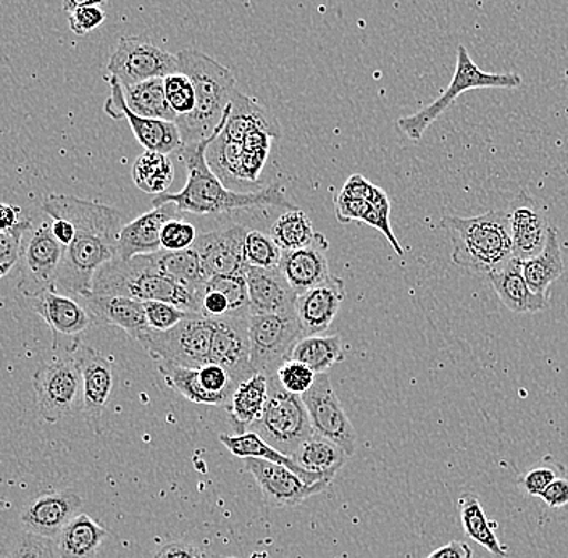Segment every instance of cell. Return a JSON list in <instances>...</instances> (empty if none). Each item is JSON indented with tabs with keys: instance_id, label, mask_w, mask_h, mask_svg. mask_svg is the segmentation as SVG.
<instances>
[{
	"instance_id": "cell-14",
	"label": "cell",
	"mask_w": 568,
	"mask_h": 558,
	"mask_svg": "<svg viewBox=\"0 0 568 558\" xmlns=\"http://www.w3.org/2000/svg\"><path fill=\"white\" fill-rule=\"evenodd\" d=\"M302 400L307 407L315 435L333 440L353 457L357 447V433L333 389L328 373L317 375L314 386L302 396Z\"/></svg>"
},
{
	"instance_id": "cell-30",
	"label": "cell",
	"mask_w": 568,
	"mask_h": 558,
	"mask_svg": "<svg viewBox=\"0 0 568 558\" xmlns=\"http://www.w3.org/2000/svg\"><path fill=\"white\" fill-rule=\"evenodd\" d=\"M220 443L230 450L231 454L240 458H262V460L273 461V464L284 465L301 476L308 485H332L329 479L314 473L305 471L294 461L290 455L280 453L278 449L266 443L264 437L255 432H246L244 435H220Z\"/></svg>"
},
{
	"instance_id": "cell-42",
	"label": "cell",
	"mask_w": 568,
	"mask_h": 558,
	"mask_svg": "<svg viewBox=\"0 0 568 558\" xmlns=\"http://www.w3.org/2000/svg\"><path fill=\"white\" fill-rule=\"evenodd\" d=\"M163 83H165L166 101L178 119L190 115L197 104L193 80L183 71H176L163 78Z\"/></svg>"
},
{
	"instance_id": "cell-43",
	"label": "cell",
	"mask_w": 568,
	"mask_h": 558,
	"mask_svg": "<svg viewBox=\"0 0 568 558\" xmlns=\"http://www.w3.org/2000/svg\"><path fill=\"white\" fill-rule=\"evenodd\" d=\"M209 286L222 291L230 301V315L251 314V301H248V287L246 270L230 275L213 276Z\"/></svg>"
},
{
	"instance_id": "cell-41",
	"label": "cell",
	"mask_w": 568,
	"mask_h": 558,
	"mask_svg": "<svg viewBox=\"0 0 568 558\" xmlns=\"http://www.w3.org/2000/svg\"><path fill=\"white\" fill-rule=\"evenodd\" d=\"M567 476L566 467L552 455H546L541 464L530 468L518 478V486L531 497H539L556 479Z\"/></svg>"
},
{
	"instance_id": "cell-16",
	"label": "cell",
	"mask_w": 568,
	"mask_h": 558,
	"mask_svg": "<svg viewBox=\"0 0 568 558\" xmlns=\"http://www.w3.org/2000/svg\"><path fill=\"white\" fill-rule=\"evenodd\" d=\"M77 358L83 378V407L84 415L89 425L94 426L95 432H101V419L104 415L106 405L112 399L113 389H115L116 375L113 362L98 351L78 344L70 352Z\"/></svg>"
},
{
	"instance_id": "cell-35",
	"label": "cell",
	"mask_w": 568,
	"mask_h": 558,
	"mask_svg": "<svg viewBox=\"0 0 568 558\" xmlns=\"http://www.w3.org/2000/svg\"><path fill=\"white\" fill-rule=\"evenodd\" d=\"M123 89L126 104L136 115L145 116V119L176 122V113L173 112L172 106L166 101L163 78L142 81V83Z\"/></svg>"
},
{
	"instance_id": "cell-26",
	"label": "cell",
	"mask_w": 568,
	"mask_h": 558,
	"mask_svg": "<svg viewBox=\"0 0 568 558\" xmlns=\"http://www.w3.org/2000/svg\"><path fill=\"white\" fill-rule=\"evenodd\" d=\"M251 314H276L296 308L297 293L280 266L257 268L246 266Z\"/></svg>"
},
{
	"instance_id": "cell-13",
	"label": "cell",
	"mask_w": 568,
	"mask_h": 558,
	"mask_svg": "<svg viewBox=\"0 0 568 558\" xmlns=\"http://www.w3.org/2000/svg\"><path fill=\"white\" fill-rule=\"evenodd\" d=\"M106 70L123 84V88L133 87L142 81L176 73L178 55L163 51L145 39L126 35L120 39Z\"/></svg>"
},
{
	"instance_id": "cell-39",
	"label": "cell",
	"mask_w": 568,
	"mask_h": 558,
	"mask_svg": "<svg viewBox=\"0 0 568 558\" xmlns=\"http://www.w3.org/2000/svg\"><path fill=\"white\" fill-rule=\"evenodd\" d=\"M270 236L283 251H296L312 244L317 233L304 210H286L270 227Z\"/></svg>"
},
{
	"instance_id": "cell-3",
	"label": "cell",
	"mask_w": 568,
	"mask_h": 558,
	"mask_svg": "<svg viewBox=\"0 0 568 558\" xmlns=\"http://www.w3.org/2000/svg\"><path fill=\"white\" fill-rule=\"evenodd\" d=\"M449 234L453 262L475 275L486 276L514 258L510 215L506 210H489L477 216H443Z\"/></svg>"
},
{
	"instance_id": "cell-21",
	"label": "cell",
	"mask_w": 568,
	"mask_h": 558,
	"mask_svg": "<svg viewBox=\"0 0 568 558\" xmlns=\"http://www.w3.org/2000/svg\"><path fill=\"white\" fill-rule=\"evenodd\" d=\"M246 227L236 225L216 227L202 234L195 241L194 248L201 255L205 272L211 280L213 276L230 275V273L246 270L244 261V241Z\"/></svg>"
},
{
	"instance_id": "cell-27",
	"label": "cell",
	"mask_w": 568,
	"mask_h": 558,
	"mask_svg": "<svg viewBox=\"0 0 568 558\" xmlns=\"http://www.w3.org/2000/svg\"><path fill=\"white\" fill-rule=\"evenodd\" d=\"M488 280L497 297L514 314H538L549 307V296L535 293L525 280L520 258H510Z\"/></svg>"
},
{
	"instance_id": "cell-9",
	"label": "cell",
	"mask_w": 568,
	"mask_h": 558,
	"mask_svg": "<svg viewBox=\"0 0 568 558\" xmlns=\"http://www.w3.org/2000/svg\"><path fill=\"white\" fill-rule=\"evenodd\" d=\"M305 337L296 308L276 314H251L248 341L254 372L275 376L283 362L290 361L294 346Z\"/></svg>"
},
{
	"instance_id": "cell-23",
	"label": "cell",
	"mask_w": 568,
	"mask_h": 558,
	"mask_svg": "<svg viewBox=\"0 0 568 558\" xmlns=\"http://www.w3.org/2000/svg\"><path fill=\"white\" fill-rule=\"evenodd\" d=\"M344 298H346V284L336 276L301 294L296 301V314L305 336H318L328 332Z\"/></svg>"
},
{
	"instance_id": "cell-54",
	"label": "cell",
	"mask_w": 568,
	"mask_h": 558,
	"mask_svg": "<svg viewBox=\"0 0 568 558\" xmlns=\"http://www.w3.org/2000/svg\"><path fill=\"white\" fill-rule=\"evenodd\" d=\"M52 233L57 237L63 247H69L73 243L74 236H77V227L70 220L65 219H52Z\"/></svg>"
},
{
	"instance_id": "cell-37",
	"label": "cell",
	"mask_w": 568,
	"mask_h": 558,
	"mask_svg": "<svg viewBox=\"0 0 568 558\" xmlns=\"http://www.w3.org/2000/svg\"><path fill=\"white\" fill-rule=\"evenodd\" d=\"M291 358L307 365L317 375L328 373V369L344 361L343 341L339 336L325 334L302 337L291 352Z\"/></svg>"
},
{
	"instance_id": "cell-4",
	"label": "cell",
	"mask_w": 568,
	"mask_h": 558,
	"mask_svg": "<svg viewBox=\"0 0 568 558\" xmlns=\"http://www.w3.org/2000/svg\"><path fill=\"white\" fill-rule=\"evenodd\" d=\"M92 293L131 297L142 302H170L184 311L201 314L202 296L163 272L159 263V252L140 255L130 261L115 257L105 263L95 275Z\"/></svg>"
},
{
	"instance_id": "cell-48",
	"label": "cell",
	"mask_w": 568,
	"mask_h": 558,
	"mask_svg": "<svg viewBox=\"0 0 568 558\" xmlns=\"http://www.w3.org/2000/svg\"><path fill=\"white\" fill-rule=\"evenodd\" d=\"M197 230L193 223L184 220L172 219L165 223L162 230V251L181 252L193 247L197 241Z\"/></svg>"
},
{
	"instance_id": "cell-53",
	"label": "cell",
	"mask_w": 568,
	"mask_h": 558,
	"mask_svg": "<svg viewBox=\"0 0 568 558\" xmlns=\"http://www.w3.org/2000/svg\"><path fill=\"white\" fill-rule=\"evenodd\" d=\"M426 558H474V550L464 541H453L439 547Z\"/></svg>"
},
{
	"instance_id": "cell-38",
	"label": "cell",
	"mask_w": 568,
	"mask_h": 558,
	"mask_svg": "<svg viewBox=\"0 0 568 558\" xmlns=\"http://www.w3.org/2000/svg\"><path fill=\"white\" fill-rule=\"evenodd\" d=\"M173 180H175V166L166 154L145 151L134 162V184L145 194H165L172 186Z\"/></svg>"
},
{
	"instance_id": "cell-17",
	"label": "cell",
	"mask_w": 568,
	"mask_h": 558,
	"mask_svg": "<svg viewBox=\"0 0 568 558\" xmlns=\"http://www.w3.org/2000/svg\"><path fill=\"white\" fill-rule=\"evenodd\" d=\"M83 507V499L74 490H45L28 500L21 508L23 529L57 541Z\"/></svg>"
},
{
	"instance_id": "cell-40",
	"label": "cell",
	"mask_w": 568,
	"mask_h": 558,
	"mask_svg": "<svg viewBox=\"0 0 568 558\" xmlns=\"http://www.w3.org/2000/svg\"><path fill=\"white\" fill-rule=\"evenodd\" d=\"M283 252L270 234L258 230L247 231L246 241H244V261L247 266L275 268L282 262Z\"/></svg>"
},
{
	"instance_id": "cell-46",
	"label": "cell",
	"mask_w": 568,
	"mask_h": 558,
	"mask_svg": "<svg viewBox=\"0 0 568 558\" xmlns=\"http://www.w3.org/2000/svg\"><path fill=\"white\" fill-rule=\"evenodd\" d=\"M275 379L286 393L294 394V396H304L314 386L317 373L302 364V362L290 358L276 369Z\"/></svg>"
},
{
	"instance_id": "cell-10",
	"label": "cell",
	"mask_w": 568,
	"mask_h": 558,
	"mask_svg": "<svg viewBox=\"0 0 568 558\" xmlns=\"http://www.w3.org/2000/svg\"><path fill=\"white\" fill-rule=\"evenodd\" d=\"M34 390L39 417L44 422L57 423L70 417L83 402V378L77 358L67 354L41 365L34 373Z\"/></svg>"
},
{
	"instance_id": "cell-34",
	"label": "cell",
	"mask_w": 568,
	"mask_h": 558,
	"mask_svg": "<svg viewBox=\"0 0 568 558\" xmlns=\"http://www.w3.org/2000/svg\"><path fill=\"white\" fill-rule=\"evenodd\" d=\"M105 538L106 531L98 521L80 514L57 539V554L60 558H95Z\"/></svg>"
},
{
	"instance_id": "cell-49",
	"label": "cell",
	"mask_w": 568,
	"mask_h": 558,
	"mask_svg": "<svg viewBox=\"0 0 568 558\" xmlns=\"http://www.w3.org/2000/svg\"><path fill=\"white\" fill-rule=\"evenodd\" d=\"M105 18V10L101 6L80 7L69 13L70 30L77 35H87L98 30Z\"/></svg>"
},
{
	"instance_id": "cell-52",
	"label": "cell",
	"mask_w": 568,
	"mask_h": 558,
	"mask_svg": "<svg viewBox=\"0 0 568 558\" xmlns=\"http://www.w3.org/2000/svg\"><path fill=\"white\" fill-rule=\"evenodd\" d=\"M154 558H207V554L190 544L172 542L163 546Z\"/></svg>"
},
{
	"instance_id": "cell-8",
	"label": "cell",
	"mask_w": 568,
	"mask_h": 558,
	"mask_svg": "<svg viewBox=\"0 0 568 558\" xmlns=\"http://www.w3.org/2000/svg\"><path fill=\"white\" fill-rule=\"evenodd\" d=\"M270 396L262 418L255 423L258 433L266 443L280 453L290 455L300 449L301 444L315 435L311 417L302 396L286 393L275 376H268Z\"/></svg>"
},
{
	"instance_id": "cell-20",
	"label": "cell",
	"mask_w": 568,
	"mask_h": 558,
	"mask_svg": "<svg viewBox=\"0 0 568 558\" xmlns=\"http://www.w3.org/2000/svg\"><path fill=\"white\" fill-rule=\"evenodd\" d=\"M248 319L251 314L215 318L209 364H219L229 369L237 384L255 373L251 365Z\"/></svg>"
},
{
	"instance_id": "cell-31",
	"label": "cell",
	"mask_w": 568,
	"mask_h": 558,
	"mask_svg": "<svg viewBox=\"0 0 568 558\" xmlns=\"http://www.w3.org/2000/svg\"><path fill=\"white\" fill-rule=\"evenodd\" d=\"M459 514L462 528L470 541L477 542L483 549L488 550L493 557L507 558V547L499 542L496 536V524L488 520L481 500L475 493H464L459 497Z\"/></svg>"
},
{
	"instance_id": "cell-5",
	"label": "cell",
	"mask_w": 568,
	"mask_h": 558,
	"mask_svg": "<svg viewBox=\"0 0 568 558\" xmlns=\"http://www.w3.org/2000/svg\"><path fill=\"white\" fill-rule=\"evenodd\" d=\"M178 71L193 80L197 104L190 115L176 119L183 144L209 140L225 119L236 80L222 63L204 52L186 49L178 53Z\"/></svg>"
},
{
	"instance_id": "cell-47",
	"label": "cell",
	"mask_w": 568,
	"mask_h": 558,
	"mask_svg": "<svg viewBox=\"0 0 568 558\" xmlns=\"http://www.w3.org/2000/svg\"><path fill=\"white\" fill-rule=\"evenodd\" d=\"M145 314H148V322L151 329L155 332H166L172 329L178 323L183 322L191 314H197V312H187L184 308L178 307L175 304L162 301L144 302Z\"/></svg>"
},
{
	"instance_id": "cell-29",
	"label": "cell",
	"mask_w": 568,
	"mask_h": 558,
	"mask_svg": "<svg viewBox=\"0 0 568 558\" xmlns=\"http://www.w3.org/2000/svg\"><path fill=\"white\" fill-rule=\"evenodd\" d=\"M270 396V379L265 373L255 372L237 384L226 404L234 435H244L264 415Z\"/></svg>"
},
{
	"instance_id": "cell-25",
	"label": "cell",
	"mask_w": 568,
	"mask_h": 558,
	"mask_svg": "<svg viewBox=\"0 0 568 558\" xmlns=\"http://www.w3.org/2000/svg\"><path fill=\"white\" fill-rule=\"evenodd\" d=\"M326 251H328V241L322 233H317L312 244L296 251L283 252L280 270L296 291L297 296L332 278Z\"/></svg>"
},
{
	"instance_id": "cell-56",
	"label": "cell",
	"mask_w": 568,
	"mask_h": 558,
	"mask_svg": "<svg viewBox=\"0 0 568 558\" xmlns=\"http://www.w3.org/2000/svg\"><path fill=\"white\" fill-rule=\"evenodd\" d=\"M106 0H63L62 7L65 12H73L74 9L88 6H104Z\"/></svg>"
},
{
	"instance_id": "cell-32",
	"label": "cell",
	"mask_w": 568,
	"mask_h": 558,
	"mask_svg": "<svg viewBox=\"0 0 568 558\" xmlns=\"http://www.w3.org/2000/svg\"><path fill=\"white\" fill-rule=\"evenodd\" d=\"M293 458L305 471L333 481L341 468L346 465L349 454L333 440L314 435L301 444L300 449L293 454Z\"/></svg>"
},
{
	"instance_id": "cell-28",
	"label": "cell",
	"mask_w": 568,
	"mask_h": 558,
	"mask_svg": "<svg viewBox=\"0 0 568 558\" xmlns=\"http://www.w3.org/2000/svg\"><path fill=\"white\" fill-rule=\"evenodd\" d=\"M84 301H87L88 311L94 316L95 322L116 326L134 341L140 339L142 334L151 332L145 305L142 301L123 296H102V294L94 293L84 297Z\"/></svg>"
},
{
	"instance_id": "cell-50",
	"label": "cell",
	"mask_w": 568,
	"mask_h": 558,
	"mask_svg": "<svg viewBox=\"0 0 568 558\" xmlns=\"http://www.w3.org/2000/svg\"><path fill=\"white\" fill-rule=\"evenodd\" d=\"M201 314L209 318H225L231 314L229 297L207 284L202 294Z\"/></svg>"
},
{
	"instance_id": "cell-24",
	"label": "cell",
	"mask_w": 568,
	"mask_h": 558,
	"mask_svg": "<svg viewBox=\"0 0 568 558\" xmlns=\"http://www.w3.org/2000/svg\"><path fill=\"white\" fill-rule=\"evenodd\" d=\"M510 215L514 257L528 261L545 248L548 243L549 223L541 207L527 192H520L514 201Z\"/></svg>"
},
{
	"instance_id": "cell-19",
	"label": "cell",
	"mask_w": 568,
	"mask_h": 558,
	"mask_svg": "<svg viewBox=\"0 0 568 558\" xmlns=\"http://www.w3.org/2000/svg\"><path fill=\"white\" fill-rule=\"evenodd\" d=\"M244 467L254 476L270 507L297 506L308 497L323 493L329 486L325 483L308 485L291 468L262 460V458H244Z\"/></svg>"
},
{
	"instance_id": "cell-36",
	"label": "cell",
	"mask_w": 568,
	"mask_h": 558,
	"mask_svg": "<svg viewBox=\"0 0 568 558\" xmlns=\"http://www.w3.org/2000/svg\"><path fill=\"white\" fill-rule=\"evenodd\" d=\"M159 263L163 272L173 276L178 283L186 286L187 290L202 296L211 276L205 272L201 255L195 251L194 245L181 252H159Z\"/></svg>"
},
{
	"instance_id": "cell-7",
	"label": "cell",
	"mask_w": 568,
	"mask_h": 558,
	"mask_svg": "<svg viewBox=\"0 0 568 558\" xmlns=\"http://www.w3.org/2000/svg\"><path fill=\"white\" fill-rule=\"evenodd\" d=\"M213 332L215 318L191 314L172 329L142 334L138 343L155 362L197 368L211 361Z\"/></svg>"
},
{
	"instance_id": "cell-33",
	"label": "cell",
	"mask_w": 568,
	"mask_h": 558,
	"mask_svg": "<svg viewBox=\"0 0 568 558\" xmlns=\"http://www.w3.org/2000/svg\"><path fill=\"white\" fill-rule=\"evenodd\" d=\"M525 280L530 284L535 293L549 296L550 286L566 272L562 251H560L559 233L556 227H550L548 243L535 257L521 261Z\"/></svg>"
},
{
	"instance_id": "cell-51",
	"label": "cell",
	"mask_w": 568,
	"mask_h": 558,
	"mask_svg": "<svg viewBox=\"0 0 568 558\" xmlns=\"http://www.w3.org/2000/svg\"><path fill=\"white\" fill-rule=\"evenodd\" d=\"M539 499L546 504L549 508H554V510H559V508L568 507V478L567 476H562V478L556 479L552 485L549 486L545 493L539 496Z\"/></svg>"
},
{
	"instance_id": "cell-55",
	"label": "cell",
	"mask_w": 568,
	"mask_h": 558,
	"mask_svg": "<svg viewBox=\"0 0 568 558\" xmlns=\"http://www.w3.org/2000/svg\"><path fill=\"white\" fill-rule=\"evenodd\" d=\"M21 209L17 205L2 204L0 207V223H2V230H10V227L17 226L20 220Z\"/></svg>"
},
{
	"instance_id": "cell-12",
	"label": "cell",
	"mask_w": 568,
	"mask_h": 558,
	"mask_svg": "<svg viewBox=\"0 0 568 558\" xmlns=\"http://www.w3.org/2000/svg\"><path fill=\"white\" fill-rule=\"evenodd\" d=\"M63 252L65 247L53 236L51 223H41L28 231L18 281V290L23 296L33 298L48 291H57Z\"/></svg>"
},
{
	"instance_id": "cell-18",
	"label": "cell",
	"mask_w": 568,
	"mask_h": 558,
	"mask_svg": "<svg viewBox=\"0 0 568 558\" xmlns=\"http://www.w3.org/2000/svg\"><path fill=\"white\" fill-rule=\"evenodd\" d=\"M30 307L41 316L53 334V349L62 347V341L69 343L70 352L80 344L78 337L88 332L95 319L88 308L78 304L73 297L57 291L39 294L30 298Z\"/></svg>"
},
{
	"instance_id": "cell-15",
	"label": "cell",
	"mask_w": 568,
	"mask_h": 558,
	"mask_svg": "<svg viewBox=\"0 0 568 558\" xmlns=\"http://www.w3.org/2000/svg\"><path fill=\"white\" fill-rule=\"evenodd\" d=\"M106 81L110 84V95L104 105L106 115L113 120H128L134 138L145 151L169 155L183 148V140L175 122L136 115L126 104L123 84L112 74L106 77Z\"/></svg>"
},
{
	"instance_id": "cell-11",
	"label": "cell",
	"mask_w": 568,
	"mask_h": 558,
	"mask_svg": "<svg viewBox=\"0 0 568 558\" xmlns=\"http://www.w3.org/2000/svg\"><path fill=\"white\" fill-rule=\"evenodd\" d=\"M335 212L337 222L343 225L358 222L375 227L393 245L399 257L404 255L403 245L397 241L390 227V201L382 187L375 186L362 175L349 176L343 190L335 195Z\"/></svg>"
},
{
	"instance_id": "cell-44",
	"label": "cell",
	"mask_w": 568,
	"mask_h": 558,
	"mask_svg": "<svg viewBox=\"0 0 568 558\" xmlns=\"http://www.w3.org/2000/svg\"><path fill=\"white\" fill-rule=\"evenodd\" d=\"M55 542L23 529L13 536L2 558H55Z\"/></svg>"
},
{
	"instance_id": "cell-22",
	"label": "cell",
	"mask_w": 568,
	"mask_h": 558,
	"mask_svg": "<svg viewBox=\"0 0 568 558\" xmlns=\"http://www.w3.org/2000/svg\"><path fill=\"white\" fill-rule=\"evenodd\" d=\"M175 205L165 204L142 213L133 222L122 227L116 241V252L123 261L140 255L158 254L162 251V230L166 222L176 219Z\"/></svg>"
},
{
	"instance_id": "cell-45",
	"label": "cell",
	"mask_w": 568,
	"mask_h": 558,
	"mask_svg": "<svg viewBox=\"0 0 568 558\" xmlns=\"http://www.w3.org/2000/svg\"><path fill=\"white\" fill-rule=\"evenodd\" d=\"M31 227V220L23 219L17 226L0 231V275H9L20 262L24 236Z\"/></svg>"
},
{
	"instance_id": "cell-6",
	"label": "cell",
	"mask_w": 568,
	"mask_h": 558,
	"mask_svg": "<svg viewBox=\"0 0 568 558\" xmlns=\"http://www.w3.org/2000/svg\"><path fill=\"white\" fill-rule=\"evenodd\" d=\"M524 84V78L517 73H491L483 71L471 59L465 45L457 49L456 70H454L453 80L446 91L420 112L403 116L397 120V130L408 141L417 142L422 140L425 131L432 126L439 116L449 109L464 92L474 91V89H517Z\"/></svg>"
},
{
	"instance_id": "cell-2",
	"label": "cell",
	"mask_w": 568,
	"mask_h": 558,
	"mask_svg": "<svg viewBox=\"0 0 568 558\" xmlns=\"http://www.w3.org/2000/svg\"><path fill=\"white\" fill-rule=\"evenodd\" d=\"M230 110L231 104L222 124L216 128L215 133L209 140L195 142V144H183V148L178 151L180 159L186 165V186L180 192H165V194L155 195L154 207L172 204L175 205L178 212L195 213V215H216V213L265 207V205L286 210L297 209L286 197V191L282 184H272L261 191H233L213 172L207 160V149L215 140L216 134L225 126Z\"/></svg>"
},
{
	"instance_id": "cell-1",
	"label": "cell",
	"mask_w": 568,
	"mask_h": 558,
	"mask_svg": "<svg viewBox=\"0 0 568 558\" xmlns=\"http://www.w3.org/2000/svg\"><path fill=\"white\" fill-rule=\"evenodd\" d=\"M41 209L52 219L70 220L77 227L73 243L63 252L57 290L70 296H89L99 270L119 257L116 241L123 227L120 213L99 202L57 194L48 195Z\"/></svg>"
}]
</instances>
